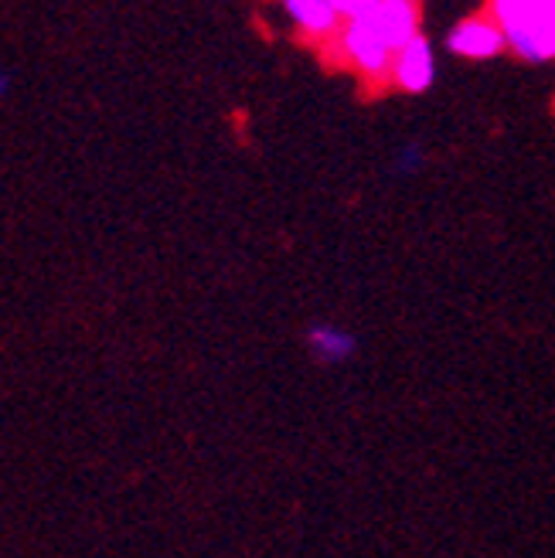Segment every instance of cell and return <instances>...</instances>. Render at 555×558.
Listing matches in <instances>:
<instances>
[{"label":"cell","instance_id":"3957f363","mask_svg":"<svg viewBox=\"0 0 555 558\" xmlns=\"http://www.w3.org/2000/svg\"><path fill=\"white\" fill-rule=\"evenodd\" d=\"M443 45H447L454 59H463V62H491L502 51H508L502 27H497V21L487 11L457 21L447 32V38H443Z\"/></svg>","mask_w":555,"mask_h":558},{"label":"cell","instance_id":"5b68a950","mask_svg":"<svg viewBox=\"0 0 555 558\" xmlns=\"http://www.w3.org/2000/svg\"><path fill=\"white\" fill-rule=\"evenodd\" d=\"M293 27L307 38H338L345 17L330 0H280Z\"/></svg>","mask_w":555,"mask_h":558},{"label":"cell","instance_id":"52a82bcc","mask_svg":"<svg viewBox=\"0 0 555 558\" xmlns=\"http://www.w3.org/2000/svg\"><path fill=\"white\" fill-rule=\"evenodd\" d=\"M423 160H426V154H423L420 144L399 147V154H396V174H415L423 167Z\"/></svg>","mask_w":555,"mask_h":558},{"label":"cell","instance_id":"9c48e42d","mask_svg":"<svg viewBox=\"0 0 555 558\" xmlns=\"http://www.w3.org/2000/svg\"><path fill=\"white\" fill-rule=\"evenodd\" d=\"M8 93H11V72L0 69V99H4Z\"/></svg>","mask_w":555,"mask_h":558},{"label":"cell","instance_id":"277c9868","mask_svg":"<svg viewBox=\"0 0 555 558\" xmlns=\"http://www.w3.org/2000/svg\"><path fill=\"white\" fill-rule=\"evenodd\" d=\"M436 82V48L426 35H415L409 45H402L393 59V75H388V86L420 96Z\"/></svg>","mask_w":555,"mask_h":558},{"label":"cell","instance_id":"ba28073f","mask_svg":"<svg viewBox=\"0 0 555 558\" xmlns=\"http://www.w3.org/2000/svg\"><path fill=\"white\" fill-rule=\"evenodd\" d=\"M330 4L338 8V14L348 21V17H358L362 11H369L372 4H378V0H330Z\"/></svg>","mask_w":555,"mask_h":558},{"label":"cell","instance_id":"8992f818","mask_svg":"<svg viewBox=\"0 0 555 558\" xmlns=\"http://www.w3.org/2000/svg\"><path fill=\"white\" fill-rule=\"evenodd\" d=\"M307 351L321 361V365H345L358 354V338L341 324H311L307 327Z\"/></svg>","mask_w":555,"mask_h":558},{"label":"cell","instance_id":"6da1fadb","mask_svg":"<svg viewBox=\"0 0 555 558\" xmlns=\"http://www.w3.org/2000/svg\"><path fill=\"white\" fill-rule=\"evenodd\" d=\"M508 51L524 65L555 62V0H487Z\"/></svg>","mask_w":555,"mask_h":558},{"label":"cell","instance_id":"7a4b0ae2","mask_svg":"<svg viewBox=\"0 0 555 558\" xmlns=\"http://www.w3.org/2000/svg\"><path fill=\"white\" fill-rule=\"evenodd\" d=\"M362 27L365 35H372L382 48L399 51L402 45H409L415 35H423V8L420 0H378L369 11H362L358 17H348Z\"/></svg>","mask_w":555,"mask_h":558}]
</instances>
